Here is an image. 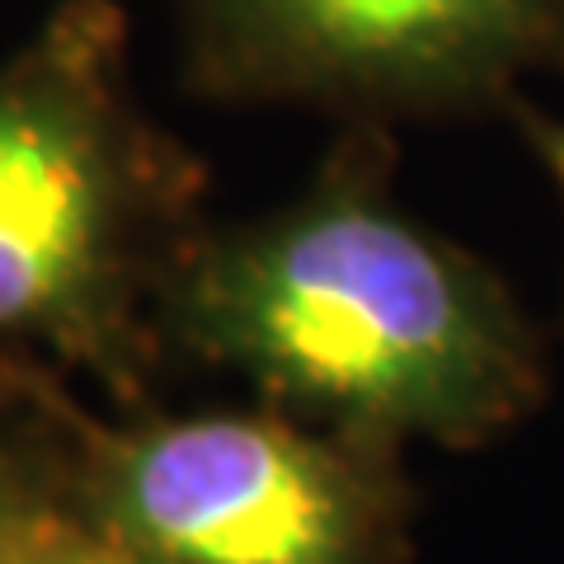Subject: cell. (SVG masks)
<instances>
[{"label": "cell", "instance_id": "obj_1", "mask_svg": "<svg viewBox=\"0 0 564 564\" xmlns=\"http://www.w3.org/2000/svg\"><path fill=\"white\" fill-rule=\"evenodd\" d=\"M367 122L269 217L188 231L155 334L321 429L400 447H480L545 395V352L499 273L386 188Z\"/></svg>", "mask_w": 564, "mask_h": 564}, {"label": "cell", "instance_id": "obj_3", "mask_svg": "<svg viewBox=\"0 0 564 564\" xmlns=\"http://www.w3.org/2000/svg\"><path fill=\"white\" fill-rule=\"evenodd\" d=\"M66 503L151 564H404L414 494L400 447L278 404L99 423L47 395Z\"/></svg>", "mask_w": 564, "mask_h": 564}, {"label": "cell", "instance_id": "obj_7", "mask_svg": "<svg viewBox=\"0 0 564 564\" xmlns=\"http://www.w3.org/2000/svg\"><path fill=\"white\" fill-rule=\"evenodd\" d=\"M513 113L522 118V132L532 137V147L545 165H551L555 174V184L564 188V122H551V118H541L536 109H522V104H513Z\"/></svg>", "mask_w": 564, "mask_h": 564}, {"label": "cell", "instance_id": "obj_5", "mask_svg": "<svg viewBox=\"0 0 564 564\" xmlns=\"http://www.w3.org/2000/svg\"><path fill=\"white\" fill-rule=\"evenodd\" d=\"M52 475L57 462L43 410H33L29 423H0V564H24Z\"/></svg>", "mask_w": 564, "mask_h": 564}, {"label": "cell", "instance_id": "obj_4", "mask_svg": "<svg viewBox=\"0 0 564 564\" xmlns=\"http://www.w3.org/2000/svg\"><path fill=\"white\" fill-rule=\"evenodd\" d=\"M188 70L207 95L367 118L518 104L564 66V0H188Z\"/></svg>", "mask_w": 564, "mask_h": 564}, {"label": "cell", "instance_id": "obj_6", "mask_svg": "<svg viewBox=\"0 0 564 564\" xmlns=\"http://www.w3.org/2000/svg\"><path fill=\"white\" fill-rule=\"evenodd\" d=\"M52 462H57V456H52ZM24 564H151V560H137V555L122 551V545L104 541L95 527H85L76 518V508L66 503L62 480L52 475V489H47V499L39 508V522H33Z\"/></svg>", "mask_w": 564, "mask_h": 564}, {"label": "cell", "instance_id": "obj_2", "mask_svg": "<svg viewBox=\"0 0 564 564\" xmlns=\"http://www.w3.org/2000/svg\"><path fill=\"white\" fill-rule=\"evenodd\" d=\"M188 198V161L132 104L118 6L66 0L0 62V352H52L132 400Z\"/></svg>", "mask_w": 564, "mask_h": 564}]
</instances>
